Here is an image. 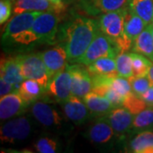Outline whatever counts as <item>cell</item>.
Returning <instances> with one entry per match:
<instances>
[{
	"instance_id": "8",
	"label": "cell",
	"mask_w": 153,
	"mask_h": 153,
	"mask_svg": "<svg viewBox=\"0 0 153 153\" xmlns=\"http://www.w3.org/2000/svg\"><path fill=\"white\" fill-rule=\"evenodd\" d=\"M39 54L47 67L49 79L66 69V60H68L66 47L59 45Z\"/></svg>"
},
{
	"instance_id": "33",
	"label": "cell",
	"mask_w": 153,
	"mask_h": 153,
	"mask_svg": "<svg viewBox=\"0 0 153 153\" xmlns=\"http://www.w3.org/2000/svg\"><path fill=\"white\" fill-rule=\"evenodd\" d=\"M34 147L38 152L55 153L57 151V142L48 137H43L36 141Z\"/></svg>"
},
{
	"instance_id": "5",
	"label": "cell",
	"mask_w": 153,
	"mask_h": 153,
	"mask_svg": "<svg viewBox=\"0 0 153 153\" xmlns=\"http://www.w3.org/2000/svg\"><path fill=\"white\" fill-rule=\"evenodd\" d=\"M57 14L59 13L53 11L40 12L35 18L32 29L42 41L49 44L54 43L58 30V23L60 22Z\"/></svg>"
},
{
	"instance_id": "19",
	"label": "cell",
	"mask_w": 153,
	"mask_h": 153,
	"mask_svg": "<svg viewBox=\"0 0 153 153\" xmlns=\"http://www.w3.org/2000/svg\"><path fill=\"white\" fill-rule=\"evenodd\" d=\"M87 70L91 77L98 76L113 77L118 76L116 58L112 57L100 58L87 66Z\"/></svg>"
},
{
	"instance_id": "30",
	"label": "cell",
	"mask_w": 153,
	"mask_h": 153,
	"mask_svg": "<svg viewBox=\"0 0 153 153\" xmlns=\"http://www.w3.org/2000/svg\"><path fill=\"white\" fill-rule=\"evenodd\" d=\"M39 40H41L39 36L35 32H33V29L31 28V29L25 30L22 33L13 36L8 41H10V43H15V44L28 45L35 42H38Z\"/></svg>"
},
{
	"instance_id": "4",
	"label": "cell",
	"mask_w": 153,
	"mask_h": 153,
	"mask_svg": "<svg viewBox=\"0 0 153 153\" xmlns=\"http://www.w3.org/2000/svg\"><path fill=\"white\" fill-rule=\"evenodd\" d=\"M22 75L25 79H33L38 82L47 90L50 81L47 67L40 54L18 55Z\"/></svg>"
},
{
	"instance_id": "41",
	"label": "cell",
	"mask_w": 153,
	"mask_h": 153,
	"mask_svg": "<svg viewBox=\"0 0 153 153\" xmlns=\"http://www.w3.org/2000/svg\"><path fill=\"white\" fill-rule=\"evenodd\" d=\"M11 2H14V3H15V2H16V0H10Z\"/></svg>"
},
{
	"instance_id": "9",
	"label": "cell",
	"mask_w": 153,
	"mask_h": 153,
	"mask_svg": "<svg viewBox=\"0 0 153 153\" xmlns=\"http://www.w3.org/2000/svg\"><path fill=\"white\" fill-rule=\"evenodd\" d=\"M47 90L60 103L66 101L71 96V73L68 66L50 79Z\"/></svg>"
},
{
	"instance_id": "20",
	"label": "cell",
	"mask_w": 153,
	"mask_h": 153,
	"mask_svg": "<svg viewBox=\"0 0 153 153\" xmlns=\"http://www.w3.org/2000/svg\"><path fill=\"white\" fill-rule=\"evenodd\" d=\"M146 27L147 24L142 18L137 16L127 7L124 16V35L128 40L131 41L133 44L137 37Z\"/></svg>"
},
{
	"instance_id": "24",
	"label": "cell",
	"mask_w": 153,
	"mask_h": 153,
	"mask_svg": "<svg viewBox=\"0 0 153 153\" xmlns=\"http://www.w3.org/2000/svg\"><path fill=\"white\" fill-rule=\"evenodd\" d=\"M128 10L141 17L149 25L153 22V0H128Z\"/></svg>"
},
{
	"instance_id": "15",
	"label": "cell",
	"mask_w": 153,
	"mask_h": 153,
	"mask_svg": "<svg viewBox=\"0 0 153 153\" xmlns=\"http://www.w3.org/2000/svg\"><path fill=\"white\" fill-rule=\"evenodd\" d=\"M115 132L106 117H98L97 121L89 127L86 137L94 144L105 145L111 141Z\"/></svg>"
},
{
	"instance_id": "16",
	"label": "cell",
	"mask_w": 153,
	"mask_h": 153,
	"mask_svg": "<svg viewBox=\"0 0 153 153\" xmlns=\"http://www.w3.org/2000/svg\"><path fill=\"white\" fill-rule=\"evenodd\" d=\"M1 77L11 83L15 87L16 90H18L25 78L22 75L21 64L17 56L2 59Z\"/></svg>"
},
{
	"instance_id": "2",
	"label": "cell",
	"mask_w": 153,
	"mask_h": 153,
	"mask_svg": "<svg viewBox=\"0 0 153 153\" xmlns=\"http://www.w3.org/2000/svg\"><path fill=\"white\" fill-rule=\"evenodd\" d=\"M127 8L120 10L104 13L99 21L100 32L109 38L118 52H127L133 45L124 35V16Z\"/></svg>"
},
{
	"instance_id": "42",
	"label": "cell",
	"mask_w": 153,
	"mask_h": 153,
	"mask_svg": "<svg viewBox=\"0 0 153 153\" xmlns=\"http://www.w3.org/2000/svg\"><path fill=\"white\" fill-rule=\"evenodd\" d=\"M81 1H84V0H81Z\"/></svg>"
},
{
	"instance_id": "18",
	"label": "cell",
	"mask_w": 153,
	"mask_h": 153,
	"mask_svg": "<svg viewBox=\"0 0 153 153\" xmlns=\"http://www.w3.org/2000/svg\"><path fill=\"white\" fill-rule=\"evenodd\" d=\"M64 6H60L49 0H16L14 4V13L21 14L25 12H46L53 11L60 13Z\"/></svg>"
},
{
	"instance_id": "44",
	"label": "cell",
	"mask_w": 153,
	"mask_h": 153,
	"mask_svg": "<svg viewBox=\"0 0 153 153\" xmlns=\"http://www.w3.org/2000/svg\"></svg>"
},
{
	"instance_id": "14",
	"label": "cell",
	"mask_w": 153,
	"mask_h": 153,
	"mask_svg": "<svg viewBox=\"0 0 153 153\" xmlns=\"http://www.w3.org/2000/svg\"><path fill=\"white\" fill-rule=\"evenodd\" d=\"M61 105L66 117L75 124H82L90 115L84 101L74 95H71Z\"/></svg>"
},
{
	"instance_id": "22",
	"label": "cell",
	"mask_w": 153,
	"mask_h": 153,
	"mask_svg": "<svg viewBox=\"0 0 153 153\" xmlns=\"http://www.w3.org/2000/svg\"><path fill=\"white\" fill-rule=\"evenodd\" d=\"M133 45L134 52L145 55L153 62V36L148 27L137 37Z\"/></svg>"
},
{
	"instance_id": "13",
	"label": "cell",
	"mask_w": 153,
	"mask_h": 153,
	"mask_svg": "<svg viewBox=\"0 0 153 153\" xmlns=\"http://www.w3.org/2000/svg\"><path fill=\"white\" fill-rule=\"evenodd\" d=\"M32 113L39 123L45 127H58L61 125L62 117L60 113L49 104L36 101L32 106Z\"/></svg>"
},
{
	"instance_id": "28",
	"label": "cell",
	"mask_w": 153,
	"mask_h": 153,
	"mask_svg": "<svg viewBox=\"0 0 153 153\" xmlns=\"http://www.w3.org/2000/svg\"><path fill=\"white\" fill-rule=\"evenodd\" d=\"M118 76L129 78L133 76L132 57L130 53L121 52L116 57Z\"/></svg>"
},
{
	"instance_id": "6",
	"label": "cell",
	"mask_w": 153,
	"mask_h": 153,
	"mask_svg": "<svg viewBox=\"0 0 153 153\" xmlns=\"http://www.w3.org/2000/svg\"><path fill=\"white\" fill-rule=\"evenodd\" d=\"M31 133L30 122L25 117H20L4 123L0 128L2 142L16 143L26 140Z\"/></svg>"
},
{
	"instance_id": "38",
	"label": "cell",
	"mask_w": 153,
	"mask_h": 153,
	"mask_svg": "<svg viewBox=\"0 0 153 153\" xmlns=\"http://www.w3.org/2000/svg\"><path fill=\"white\" fill-rule=\"evenodd\" d=\"M147 77L149 78L150 82H152V84H153V65L152 66V67H151V69H150L149 72H148Z\"/></svg>"
},
{
	"instance_id": "37",
	"label": "cell",
	"mask_w": 153,
	"mask_h": 153,
	"mask_svg": "<svg viewBox=\"0 0 153 153\" xmlns=\"http://www.w3.org/2000/svg\"><path fill=\"white\" fill-rule=\"evenodd\" d=\"M146 101L149 107H153V84L146 90V92L140 96Z\"/></svg>"
},
{
	"instance_id": "36",
	"label": "cell",
	"mask_w": 153,
	"mask_h": 153,
	"mask_svg": "<svg viewBox=\"0 0 153 153\" xmlns=\"http://www.w3.org/2000/svg\"><path fill=\"white\" fill-rule=\"evenodd\" d=\"M14 90H16L15 87L0 76V97H3L6 94L13 92Z\"/></svg>"
},
{
	"instance_id": "7",
	"label": "cell",
	"mask_w": 153,
	"mask_h": 153,
	"mask_svg": "<svg viewBox=\"0 0 153 153\" xmlns=\"http://www.w3.org/2000/svg\"><path fill=\"white\" fill-rule=\"evenodd\" d=\"M71 73V95L82 98L93 89V79L87 68L78 65H67Z\"/></svg>"
},
{
	"instance_id": "21",
	"label": "cell",
	"mask_w": 153,
	"mask_h": 153,
	"mask_svg": "<svg viewBox=\"0 0 153 153\" xmlns=\"http://www.w3.org/2000/svg\"><path fill=\"white\" fill-rule=\"evenodd\" d=\"M46 89L40 83L33 79H26L22 82L18 92L22 100L29 105L36 102Z\"/></svg>"
},
{
	"instance_id": "31",
	"label": "cell",
	"mask_w": 153,
	"mask_h": 153,
	"mask_svg": "<svg viewBox=\"0 0 153 153\" xmlns=\"http://www.w3.org/2000/svg\"><path fill=\"white\" fill-rule=\"evenodd\" d=\"M111 87L123 97H127L128 94H130L133 92L131 83L129 82L128 78L120 76H114L111 78Z\"/></svg>"
},
{
	"instance_id": "3",
	"label": "cell",
	"mask_w": 153,
	"mask_h": 153,
	"mask_svg": "<svg viewBox=\"0 0 153 153\" xmlns=\"http://www.w3.org/2000/svg\"><path fill=\"white\" fill-rule=\"evenodd\" d=\"M118 54V49H117L112 41L109 38H107L104 33L100 32L88 46L85 53L76 62L84 66H88L100 58H116Z\"/></svg>"
},
{
	"instance_id": "23",
	"label": "cell",
	"mask_w": 153,
	"mask_h": 153,
	"mask_svg": "<svg viewBox=\"0 0 153 153\" xmlns=\"http://www.w3.org/2000/svg\"><path fill=\"white\" fill-rule=\"evenodd\" d=\"M131 152L135 153H153V131L140 132L129 143Z\"/></svg>"
},
{
	"instance_id": "34",
	"label": "cell",
	"mask_w": 153,
	"mask_h": 153,
	"mask_svg": "<svg viewBox=\"0 0 153 153\" xmlns=\"http://www.w3.org/2000/svg\"><path fill=\"white\" fill-rule=\"evenodd\" d=\"M12 3L10 0H0V23L3 25L11 16Z\"/></svg>"
},
{
	"instance_id": "11",
	"label": "cell",
	"mask_w": 153,
	"mask_h": 153,
	"mask_svg": "<svg viewBox=\"0 0 153 153\" xmlns=\"http://www.w3.org/2000/svg\"><path fill=\"white\" fill-rule=\"evenodd\" d=\"M28 105L22 100L17 90L0 99V118L6 120L25 112Z\"/></svg>"
},
{
	"instance_id": "26",
	"label": "cell",
	"mask_w": 153,
	"mask_h": 153,
	"mask_svg": "<svg viewBox=\"0 0 153 153\" xmlns=\"http://www.w3.org/2000/svg\"><path fill=\"white\" fill-rule=\"evenodd\" d=\"M132 57V68H133V76L134 77H143L148 75L153 62L150 60L145 55L139 54L137 52L130 53Z\"/></svg>"
},
{
	"instance_id": "10",
	"label": "cell",
	"mask_w": 153,
	"mask_h": 153,
	"mask_svg": "<svg viewBox=\"0 0 153 153\" xmlns=\"http://www.w3.org/2000/svg\"><path fill=\"white\" fill-rule=\"evenodd\" d=\"M39 13L40 12L33 11L16 15L6 25L2 35V41L6 42L18 33L27 29H31L33 27V22L35 21V18L39 15Z\"/></svg>"
},
{
	"instance_id": "27",
	"label": "cell",
	"mask_w": 153,
	"mask_h": 153,
	"mask_svg": "<svg viewBox=\"0 0 153 153\" xmlns=\"http://www.w3.org/2000/svg\"><path fill=\"white\" fill-rule=\"evenodd\" d=\"M94 9L102 13L120 10L126 8L128 0H90Z\"/></svg>"
},
{
	"instance_id": "39",
	"label": "cell",
	"mask_w": 153,
	"mask_h": 153,
	"mask_svg": "<svg viewBox=\"0 0 153 153\" xmlns=\"http://www.w3.org/2000/svg\"><path fill=\"white\" fill-rule=\"evenodd\" d=\"M51 2L55 4H57V5L63 6V4H62V0H51Z\"/></svg>"
},
{
	"instance_id": "43",
	"label": "cell",
	"mask_w": 153,
	"mask_h": 153,
	"mask_svg": "<svg viewBox=\"0 0 153 153\" xmlns=\"http://www.w3.org/2000/svg\"><path fill=\"white\" fill-rule=\"evenodd\" d=\"M49 1H51V0H49Z\"/></svg>"
},
{
	"instance_id": "40",
	"label": "cell",
	"mask_w": 153,
	"mask_h": 153,
	"mask_svg": "<svg viewBox=\"0 0 153 153\" xmlns=\"http://www.w3.org/2000/svg\"><path fill=\"white\" fill-rule=\"evenodd\" d=\"M148 28L150 29V31H151V33H152V34L153 36V22L152 23H150L149 25H147Z\"/></svg>"
},
{
	"instance_id": "12",
	"label": "cell",
	"mask_w": 153,
	"mask_h": 153,
	"mask_svg": "<svg viewBox=\"0 0 153 153\" xmlns=\"http://www.w3.org/2000/svg\"><path fill=\"white\" fill-rule=\"evenodd\" d=\"M105 117L117 136H123L131 131L134 116L123 106L114 107Z\"/></svg>"
},
{
	"instance_id": "29",
	"label": "cell",
	"mask_w": 153,
	"mask_h": 153,
	"mask_svg": "<svg viewBox=\"0 0 153 153\" xmlns=\"http://www.w3.org/2000/svg\"><path fill=\"white\" fill-rule=\"evenodd\" d=\"M123 106L131 112L134 116L139 114L142 111L147 108V104L140 95H137L132 92L124 99Z\"/></svg>"
},
{
	"instance_id": "35",
	"label": "cell",
	"mask_w": 153,
	"mask_h": 153,
	"mask_svg": "<svg viewBox=\"0 0 153 153\" xmlns=\"http://www.w3.org/2000/svg\"><path fill=\"white\" fill-rule=\"evenodd\" d=\"M104 96L111 101V103L114 107H117V106H123V103L124 101L125 97L122 96L120 94H118L116 90H114L111 87L108 88L106 89V91L105 92Z\"/></svg>"
},
{
	"instance_id": "1",
	"label": "cell",
	"mask_w": 153,
	"mask_h": 153,
	"mask_svg": "<svg viewBox=\"0 0 153 153\" xmlns=\"http://www.w3.org/2000/svg\"><path fill=\"white\" fill-rule=\"evenodd\" d=\"M100 32L99 22L90 18L77 16L68 23L64 33L68 61L76 62Z\"/></svg>"
},
{
	"instance_id": "32",
	"label": "cell",
	"mask_w": 153,
	"mask_h": 153,
	"mask_svg": "<svg viewBox=\"0 0 153 153\" xmlns=\"http://www.w3.org/2000/svg\"><path fill=\"white\" fill-rule=\"evenodd\" d=\"M128 80L131 83L133 93H134L137 95H140V96H141L145 92H146V90L152 85V82H150L147 76H143V77L131 76L128 78Z\"/></svg>"
},
{
	"instance_id": "25",
	"label": "cell",
	"mask_w": 153,
	"mask_h": 153,
	"mask_svg": "<svg viewBox=\"0 0 153 153\" xmlns=\"http://www.w3.org/2000/svg\"><path fill=\"white\" fill-rule=\"evenodd\" d=\"M153 127V107L146 108L139 114L134 116L133 124H132V133L147 130Z\"/></svg>"
},
{
	"instance_id": "17",
	"label": "cell",
	"mask_w": 153,
	"mask_h": 153,
	"mask_svg": "<svg viewBox=\"0 0 153 153\" xmlns=\"http://www.w3.org/2000/svg\"><path fill=\"white\" fill-rule=\"evenodd\" d=\"M82 99L87 105L91 117H105L114 108L111 101L105 96L99 94L94 91H90Z\"/></svg>"
}]
</instances>
